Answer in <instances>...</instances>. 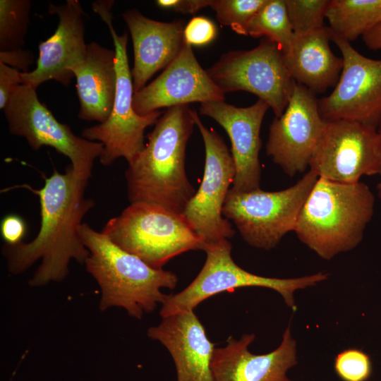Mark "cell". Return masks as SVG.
Segmentation results:
<instances>
[{"mask_svg":"<svg viewBox=\"0 0 381 381\" xmlns=\"http://www.w3.org/2000/svg\"><path fill=\"white\" fill-rule=\"evenodd\" d=\"M4 111L11 134L23 137L35 151L43 146L54 148L70 159L76 176L90 179L94 162L102 153L103 145L76 135L68 125L56 120L40 101L36 90L20 85Z\"/></svg>","mask_w":381,"mask_h":381,"instance_id":"obj_10","label":"cell"},{"mask_svg":"<svg viewBox=\"0 0 381 381\" xmlns=\"http://www.w3.org/2000/svg\"><path fill=\"white\" fill-rule=\"evenodd\" d=\"M334 367L338 375L344 381H365L371 373L368 356L357 349H348L339 353Z\"/></svg>","mask_w":381,"mask_h":381,"instance_id":"obj_28","label":"cell"},{"mask_svg":"<svg viewBox=\"0 0 381 381\" xmlns=\"http://www.w3.org/2000/svg\"><path fill=\"white\" fill-rule=\"evenodd\" d=\"M224 99L225 94L201 67L191 45L184 41L177 56L163 72L134 93L133 107L138 114L145 116L161 108Z\"/></svg>","mask_w":381,"mask_h":381,"instance_id":"obj_15","label":"cell"},{"mask_svg":"<svg viewBox=\"0 0 381 381\" xmlns=\"http://www.w3.org/2000/svg\"><path fill=\"white\" fill-rule=\"evenodd\" d=\"M87 183L88 180L76 176L69 165L64 174L54 169L40 189L28 184L20 186L38 196L41 223L38 234L30 242L3 246L2 253L11 273H22L40 260L29 280L30 286L39 287L64 280L72 259L85 263L89 252L80 230L83 217L95 207V201L85 197Z\"/></svg>","mask_w":381,"mask_h":381,"instance_id":"obj_1","label":"cell"},{"mask_svg":"<svg viewBox=\"0 0 381 381\" xmlns=\"http://www.w3.org/2000/svg\"><path fill=\"white\" fill-rule=\"evenodd\" d=\"M332 41L341 53L343 68L332 92L318 99L321 117L377 128L381 120V59L364 56L333 33Z\"/></svg>","mask_w":381,"mask_h":381,"instance_id":"obj_13","label":"cell"},{"mask_svg":"<svg viewBox=\"0 0 381 381\" xmlns=\"http://www.w3.org/2000/svg\"><path fill=\"white\" fill-rule=\"evenodd\" d=\"M192 115L204 142L205 168L200 187L182 214L206 246L229 239L235 234L229 220L224 217L222 210L236 169L232 155L222 136L204 126L195 111L192 110Z\"/></svg>","mask_w":381,"mask_h":381,"instance_id":"obj_11","label":"cell"},{"mask_svg":"<svg viewBox=\"0 0 381 381\" xmlns=\"http://www.w3.org/2000/svg\"><path fill=\"white\" fill-rule=\"evenodd\" d=\"M330 0H284L294 35L313 32L324 27Z\"/></svg>","mask_w":381,"mask_h":381,"instance_id":"obj_27","label":"cell"},{"mask_svg":"<svg viewBox=\"0 0 381 381\" xmlns=\"http://www.w3.org/2000/svg\"><path fill=\"white\" fill-rule=\"evenodd\" d=\"M247 35L267 37L285 54L291 47L294 32L284 0H267L250 21Z\"/></svg>","mask_w":381,"mask_h":381,"instance_id":"obj_24","label":"cell"},{"mask_svg":"<svg viewBox=\"0 0 381 381\" xmlns=\"http://www.w3.org/2000/svg\"><path fill=\"white\" fill-rule=\"evenodd\" d=\"M365 44L370 49L377 50L381 49V23L367 32L363 36Z\"/></svg>","mask_w":381,"mask_h":381,"instance_id":"obj_34","label":"cell"},{"mask_svg":"<svg viewBox=\"0 0 381 381\" xmlns=\"http://www.w3.org/2000/svg\"><path fill=\"white\" fill-rule=\"evenodd\" d=\"M215 24L203 16L193 17L184 28V40L190 45L202 46L211 42L216 37Z\"/></svg>","mask_w":381,"mask_h":381,"instance_id":"obj_29","label":"cell"},{"mask_svg":"<svg viewBox=\"0 0 381 381\" xmlns=\"http://www.w3.org/2000/svg\"><path fill=\"white\" fill-rule=\"evenodd\" d=\"M325 18L333 34L350 42L381 23V0H330Z\"/></svg>","mask_w":381,"mask_h":381,"instance_id":"obj_23","label":"cell"},{"mask_svg":"<svg viewBox=\"0 0 381 381\" xmlns=\"http://www.w3.org/2000/svg\"><path fill=\"white\" fill-rule=\"evenodd\" d=\"M375 196L363 182L318 178L299 214V240L325 260L356 248L373 218Z\"/></svg>","mask_w":381,"mask_h":381,"instance_id":"obj_3","label":"cell"},{"mask_svg":"<svg viewBox=\"0 0 381 381\" xmlns=\"http://www.w3.org/2000/svg\"><path fill=\"white\" fill-rule=\"evenodd\" d=\"M329 27L302 35H294L289 51L284 54L291 78L315 93L325 92L337 85L343 59L331 50Z\"/></svg>","mask_w":381,"mask_h":381,"instance_id":"obj_21","label":"cell"},{"mask_svg":"<svg viewBox=\"0 0 381 381\" xmlns=\"http://www.w3.org/2000/svg\"><path fill=\"white\" fill-rule=\"evenodd\" d=\"M309 167L318 178L341 183L379 174L381 136L376 128L357 122L326 121Z\"/></svg>","mask_w":381,"mask_h":381,"instance_id":"obj_12","label":"cell"},{"mask_svg":"<svg viewBox=\"0 0 381 381\" xmlns=\"http://www.w3.org/2000/svg\"><path fill=\"white\" fill-rule=\"evenodd\" d=\"M21 85L20 72L0 62V109L6 106L13 93Z\"/></svg>","mask_w":381,"mask_h":381,"instance_id":"obj_30","label":"cell"},{"mask_svg":"<svg viewBox=\"0 0 381 381\" xmlns=\"http://www.w3.org/2000/svg\"><path fill=\"white\" fill-rule=\"evenodd\" d=\"M377 130L379 134H380V136H381V120H380V123H379V124H378V126H377Z\"/></svg>","mask_w":381,"mask_h":381,"instance_id":"obj_36","label":"cell"},{"mask_svg":"<svg viewBox=\"0 0 381 381\" xmlns=\"http://www.w3.org/2000/svg\"><path fill=\"white\" fill-rule=\"evenodd\" d=\"M188 105L168 108L125 172L130 203L145 202L182 214L196 191L186 176V149L195 125Z\"/></svg>","mask_w":381,"mask_h":381,"instance_id":"obj_2","label":"cell"},{"mask_svg":"<svg viewBox=\"0 0 381 381\" xmlns=\"http://www.w3.org/2000/svg\"><path fill=\"white\" fill-rule=\"evenodd\" d=\"M50 14L56 15L59 23L54 33L39 44L36 68L21 73V84L35 90L42 83L54 80L68 87L74 77L72 68L85 59V13L77 0H67L64 4H49Z\"/></svg>","mask_w":381,"mask_h":381,"instance_id":"obj_16","label":"cell"},{"mask_svg":"<svg viewBox=\"0 0 381 381\" xmlns=\"http://www.w3.org/2000/svg\"><path fill=\"white\" fill-rule=\"evenodd\" d=\"M147 335L169 351L177 381H214L211 361L215 344L208 339L194 310L162 318L158 325L148 329Z\"/></svg>","mask_w":381,"mask_h":381,"instance_id":"obj_19","label":"cell"},{"mask_svg":"<svg viewBox=\"0 0 381 381\" xmlns=\"http://www.w3.org/2000/svg\"><path fill=\"white\" fill-rule=\"evenodd\" d=\"M254 339L253 334H245L239 340L229 337L224 347L214 349L211 361L214 381H291L286 373L297 362L290 327L285 330L279 346L266 354L248 351Z\"/></svg>","mask_w":381,"mask_h":381,"instance_id":"obj_18","label":"cell"},{"mask_svg":"<svg viewBox=\"0 0 381 381\" xmlns=\"http://www.w3.org/2000/svg\"><path fill=\"white\" fill-rule=\"evenodd\" d=\"M325 123L315 94L295 82L286 108L270 126L267 155L289 176L304 172Z\"/></svg>","mask_w":381,"mask_h":381,"instance_id":"obj_14","label":"cell"},{"mask_svg":"<svg viewBox=\"0 0 381 381\" xmlns=\"http://www.w3.org/2000/svg\"><path fill=\"white\" fill-rule=\"evenodd\" d=\"M116 245L155 269L175 256L192 250H203L205 244L182 214L160 205L131 203L101 231Z\"/></svg>","mask_w":381,"mask_h":381,"instance_id":"obj_5","label":"cell"},{"mask_svg":"<svg viewBox=\"0 0 381 381\" xmlns=\"http://www.w3.org/2000/svg\"><path fill=\"white\" fill-rule=\"evenodd\" d=\"M80 234L89 252L86 270L101 289V310L121 307L129 315L140 319L143 313H150L164 302L167 295L162 294V288L176 287L178 277L174 272L152 268L102 231L83 223Z\"/></svg>","mask_w":381,"mask_h":381,"instance_id":"obj_4","label":"cell"},{"mask_svg":"<svg viewBox=\"0 0 381 381\" xmlns=\"http://www.w3.org/2000/svg\"><path fill=\"white\" fill-rule=\"evenodd\" d=\"M114 3L113 0H98L92 4L93 11L109 28L116 52V87L112 111L105 122L85 128L81 133L83 138L103 145L99 159L104 166L111 165L119 157L131 163L145 147V129L155 124L162 114L159 110L140 116L133 109L134 90L127 55L128 35H118L113 27L111 10Z\"/></svg>","mask_w":381,"mask_h":381,"instance_id":"obj_6","label":"cell"},{"mask_svg":"<svg viewBox=\"0 0 381 381\" xmlns=\"http://www.w3.org/2000/svg\"><path fill=\"white\" fill-rule=\"evenodd\" d=\"M0 231L6 244L13 246L23 242L27 226L22 217L16 214H9L2 219Z\"/></svg>","mask_w":381,"mask_h":381,"instance_id":"obj_31","label":"cell"},{"mask_svg":"<svg viewBox=\"0 0 381 381\" xmlns=\"http://www.w3.org/2000/svg\"><path fill=\"white\" fill-rule=\"evenodd\" d=\"M115 59L114 49L92 42L87 45L85 60L71 68L76 78L80 119L102 123L109 117L116 87Z\"/></svg>","mask_w":381,"mask_h":381,"instance_id":"obj_22","label":"cell"},{"mask_svg":"<svg viewBox=\"0 0 381 381\" xmlns=\"http://www.w3.org/2000/svg\"><path fill=\"white\" fill-rule=\"evenodd\" d=\"M231 244L228 239L207 245L205 264L194 280L183 291L167 295L159 312L162 318L194 310L202 301L223 291H233L248 286L271 289L279 293L285 303L295 309L294 292L312 286L327 279L322 272L294 279L259 276L240 267L232 259Z\"/></svg>","mask_w":381,"mask_h":381,"instance_id":"obj_8","label":"cell"},{"mask_svg":"<svg viewBox=\"0 0 381 381\" xmlns=\"http://www.w3.org/2000/svg\"><path fill=\"white\" fill-rule=\"evenodd\" d=\"M379 174L381 176V169H380ZM377 190L378 196L381 199V181H380V182L378 183V184L377 186Z\"/></svg>","mask_w":381,"mask_h":381,"instance_id":"obj_35","label":"cell"},{"mask_svg":"<svg viewBox=\"0 0 381 381\" xmlns=\"http://www.w3.org/2000/svg\"><path fill=\"white\" fill-rule=\"evenodd\" d=\"M30 7L29 0L0 1V52L23 49Z\"/></svg>","mask_w":381,"mask_h":381,"instance_id":"obj_25","label":"cell"},{"mask_svg":"<svg viewBox=\"0 0 381 381\" xmlns=\"http://www.w3.org/2000/svg\"><path fill=\"white\" fill-rule=\"evenodd\" d=\"M267 0H210V6L223 25L235 32L247 35L248 25Z\"/></svg>","mask_w":381,"mask_h":381,"instance_id":"obj_26","label":"cell"},{"mask_svg":"<svg viewBox=\"0 0 381 381\" xmlns=\"http://www.w3.org/2000/svg\"><path fill=\"white\" fill-rule=\"evenodd\" d=\"M156 4L163 8H173L182 14H195L210 6V0H158Z\"/></svg>","mask_w":381,"mask_h":381,"instance_id":"obj_33","label":"cell"},{"mask_svg":"<svg viewBox=\"0 0 381 381\" xmlns=\"http://www.w3.org/2000/svg\"><path fill=\"white\" fill-rule=\"evenodd\" d=\"M318 179L310 170L294 186L279 191L258 188L242 192L230 188L222 214L234 223L248 245L270 250L287 233L294 231L303 205Z\"/></svg>","mask_w":381,"mask_h":381,"instance_id":"obj_7","label":"cell"},{"mask_svg":"<svg viewBox=\"0 0 381 381\" xmlns=\"http://www.w3.org/2000/svg\"><path fill=\"white\" fill-rule=\"evenodd\" d=\"M0 62L21 73H25L29 72V67L34 62V56L32 52L23 49L8 52H0Z\"/></svg>","mask_w":381,"mask_h":381,"instance_id":"obj_32","label":"cell"},{"mask_svg":"<svg viewBox=\"0 0 381 381\" xmlns=\"http://www.w3.org/2000/svg\"><path fill=\"white\" fill-rule=\"evenodd\" d=\"M206 71L224 94L240 90L254 94L275 117L286 108L295 83L283 52L267 37H262L253 49L223 54Z\"/></svg>","mask_w":381,"mask_h":381,"instance_id":"obj_9","label":"cell"},{"mask_svg":"<svg viewBox=\"0 0 381 381\" xmlns=\"http://www.w3.org/2000/svg\"><path fill=\"white\" fill-rule=\"evenodd\" d=\"M269 108L260 99L247 107H237L224 101L200 104V114L219 123L231 140V153L236 169L231 188L234 190L247 192L260 188L259 153L262 147L260 132Z\"/></svg>","mask_w":381,"mask_h":381,"instance_id":"obj_17","label":"cell"},{"mask_svg":"<svg viewBox=\"0 0 381 381\" xmlns=\"http://www.w3.org/2000/svg\"><path fill=\"white\" fill-rule=\"evenodd\" d=\"M133 42L134 65L131 70L134 93L145 86L158 71L167 68L184 43L182 21L164 23L144 16L133 8L122 14Z\"/></svg>","mask_w":381,"mask_h":381,"instance_id":"obj_20","label":"cell"}]
</instances>
